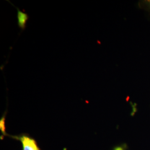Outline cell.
<instances>
[{
  "label": "cell",
  "mask_w": 150,
  "mask_h": 150,
  "mask_svg": "<svg viewBox=\"0 0 150 150\" xmlns=\"http://www.w3.org/2000/svg\"><path fill=\"white\" fill-rule=\"evenodd\" d=\"M22 145V150H40L36 141L31 137L23 135L18 138Z\"/></svg>",
  "instance_id": "obj_1"
},
{
  "label": "cell",
  "mask_w": 150,
  "mask_h": 150,
  "mask_svg": "<svg viewBox=\"0 0 150 150\" xmlns=\"http://www.w3.org/2000/svg\"><path fill=\"white\" fill-rule=\"evenodd\" d=\"M7 111L4 113V114L2 115V117L0 120V129L1 131V132L4 134L6 135V115Z\"/></svg>",
  "instance_id": "obj_3"
},
{
  "label": "cell",
  "mask_w": 150,
  "mask_h": 150,
  "mask_svg": "<svg viewBox=\"0 0 150 150\" xmlns=\"http://www.w3.org/2000/svg\"><path fill=\"white\" fill-rule=\"evenodd\" d=\"M17 10V20H18V25L22 30L25 29L26 24L27 22L29 16L27 13L20 11L18 8H16Z\"/></svg>",
  "instance_id": "obj_2"
},
{
  "label": "cell",
  "mask_w": 150,
  "mask_h": 150,
  "mask_svg": "<svg viewBox=\"0 0 150 150\" xmlns=\"http://www.w3.org/2000/svg\"><path fill=\"white\" fill-rule=\"evenodd\" d=\"M147 2H148V3H149V5H150V1H147Z\"/></svg>",
  "instance_id": "obj_4"
}]
</instances>
